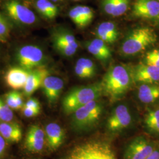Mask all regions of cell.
Masks as SVG:
<instances>
[{
	"instance_id": "obj_1",
	"label": "cell",
	"mask_w": 159,
	"mask_h": 159,
	"mask_svg": "<svg viewBox=\"0 0 159 159\" xmlns=\"http://www.w3.org/2000/svg\"><path fill=\"white\" fill-rule=\"evenodd\" d=\"M134 83L132 68L126 65L111 66L101 81L104 94L112 102L122 98Z\"/></svg>"
},
{
	"instance_id": "obj_2",
	"label": "cell",
	"mask_w": 159,
	"mask_h": 159,
	"mask_svg": "<svg viewBox=\"0 0 159 159\" xmlns=\"http://www.w3.org/2000/svg\"><path fill=\"white\" fill-rule=\"evenodd\" d=\"M159 40L154 30L140 26L130 30L123 41L120 52L125 57L135 56L154 46Z\"/></svg>"
},
{
	"instance_id": "obj_3",
	"label": "cell",
	"mask_w": 159,
	"mask_h": 159,
	"mask_svg": "<svg viewBox=\"0 0 159 159\" xmlns=\"http://www.w3.org/2000/svg\"><path fill=\"white\" fill-rule=\"evenodd\" d=\"M103 94L101 82L76 87L64 97L62 102L63 111L66 115L72 114L78 108L93 100L99 99Z\"/></svg>"
},
{
	"instance_id": "obj_4",
	"label": "cell",
	"mask_w": 159,
	"mask_h": 159,
	"mask_svg": "<svg viewBox=\"0 0 159 159\" xmlns=\"http://www.w3.org/2000/svg\"><path fill=\"white\" fill-rule=\"evenodd\" d=\"M103 109L104 106L100 98L78 108L71 114L72 128L78 132L90 130L99 123L102 116Z\"/></svg>"
},
{
	"instance_id": "obj_5",
	"label": "cell",
	"mask_w": 159,
	"mask_h": 159,
	"mask_svg": "<svg viewBox=\"0 0 159 159\" xmlns=\"http://www.w3.org/2000/svg\"><path fill=\"white\" fill-rule=\"evenodd\" d=\"M66 159H116L111 146L102 141L94 140L75 146Z\"/></svg>"
},
{
	"instance_id": "obj_6",
	"label": "cell",
	"mask_w": 159,
	"mask_h": 159,
	"mask_svg": "<svg viewBox=\"0 0 159 159\" xmlns=\"http://www.w3.org/2000/svg\"><path fill=\"white\" fill-rule=\"evenodd\" d=\"M51 41L55 50L64 57L73 56L77 52L79 44L74 34L64 28H57L51 33Z\"/></svg>"
},
{
	"instance_id": "obj_7",
	"label": "cell",
	"mask_w": 159,
	"mask_h": 159,
	"mask_svg": "<svg viewBox=\"0 0 159 159\" xmlns=\"http://www.w3.org/2000/svg\"><path fill=\"white\" fill-rule=\"evenodd\" d=\"M159 142L146 136H138L125 148L124 159H146L157 147Z\"/></svg>"
},
{
	"instance_id": "obj_8",
	"label": "cell",
	"mask_w": 159,
	"mask_h": 159,
	"mask_svg": "<svg viewBox=\"0 0 159 159\" xmlns=\"http://www.w3.org/2000/svg\"><path fill=\"white\" fill-rule=\"evenodd\" d=\"M3 8L7 16L18 24L29 25L36 22L34 12L18 0L6 1Z\"/></svg>"
},
{
	"instance_id": "obj_9",
	"label": "cell",
	"mask_w": 159,
	"mask_h": 159,
	"mask_svg": "<svg viewBox=\"0 0 159 159\" xmlns=\"http://www.w3.org/2000/svg\"><path fill=\"white\" fill-rule=\"evenodd\" d=\"M18 63L21 68L28 71L42 66L45 56L39 47L33 45L23 46L17 54Z\"/></svg>"
},
{
	"instance_id": "obj_10",
	"label": "cell",
	"mask_w": 159,
	"mask_h": 159,
	"mask_svg": "<svg viewBox=\"0 0 159 159\" xmlns=\"http://www.w3.org/2000/svg\"><path fill=\"white\" fill-rule=\"evenodd\" d=\"M132 121V115L129 108L125 104H119L110 114L106 127L110 133H118L127 129Z\"/></svg>"
},
{
	"instance_id": "obj_11",
	"label": "cell",
	"mask_w": 159,
	"mask_h": 159,
	"mask_svg": "<svg viewBox=\"0 0 159 159\" xmlns=\"http://www.w3.org/2000/svg\"><path fill=\"white\" fill-rule=\"evenodd\" d=\"M132 14L136 18L157 23L159 20V0H134Z\"/></svg>"
},
{
	"instance_id": "obj_12",
	"label": "cell",
	"mask_w": 159,
	"mask_h": 159,
	"mask_svg": "<svg viewBox=\"0 0 159 159\" xmlns=\"http://www.w3.org/2000/svg\"><path fill=\"white\" fill-rule=\"evenodd\" d=\"M134 82L140 84H159V67L140 63L132 68Z\"/></svg>"
},
{
	"instance_id": "obj_13",
	"label": "cell",
	"mask_w": 159,
	"mask_h": 159,
	"mask_svg": "<svg viewBox=\"0 0 159 159\" xmlns=\"http://www.w3.org/2000/svg\"><path fill=\"white\" fill-rule=\"evenodd\" d=\"M45 131L37 125H32L29 129L25 139V148L31 153H41L46 144Z\"/></svg>"
},
{
	"instance_id": "obj_14",
	"label": "cell",
	"mask_w": 159,
	"mask_h": 159,
	"mask_svg": "<svg viewBox=\"0 0 159 159\" xmlns=\"http://www.w3.org/2000/svg\"><path fill=\"white\" fill-rule=\"evenodd\" d=\"M64 85L63 80L58 77L49 75L44 79L41 87L50 104L57 102L63 91Z\"/></svg>"
},
{
	"instance_id": "obj_15",
	"label": "cell",
	"mask_w": 159,
	"mask_h": 159,
	"mask_svg": "<svg viewBox=\"0 0 159 159\" xmlns=\"http://www.w3.org/2000/svg\"><path fill=\"white\" fill-rule=\"evenodd\" d=\"M49 71L43 66L30 71L26 84L24 87V94L26 97L31 96L41 87L44 79L49 75Z\"/></svg>"
},
{
	"instance_id": "obj_16",
	"label": "cell",
	"mask_w": 159,
	"mask_h": 159,
	"mask_svg": "<svg viewBox=\"0 0 159 159\" xmlns=\"http://www.w3.org/2000/svg\"><path fill=\"white\" fill-rule=\"evenodd\" d=\"M46 143L49 149L55 151L60 148L65 140V131L56 123H50L45 127Z\"/></svg>"
},
{
	"instance_id": "obj_17",
	"label": "cell",
	"mask_w": 159,
	"mask_h": 159,
	"mask_svg": "<svg viewBox=\"0 0 159 159\" xmlns=\"http://www.w3.org/2000/svg\"><path fill=\"white\" fill-rule=\"evenodd\" d=\"M71 21L80 29H84L92 22L94 13L93 9L85 6H75L68 12Z\"/></svg>"
},
{
	"instance_id": "obj_18",
	"label": "cell",
	"mask_w": 159,
	"mask_h": 159,
	"mask_svg": "<svg viewBox=\"0 0 159 159\" xmlns=\"http://www.w3.org/2000/svg\"><path fill=\"white\" fill-rule=\"evenodd\" d=\"M87 50L98 60L107 63L112 57V52L108 44L102 40L96 38L84 43Z\"/></svg>"
},
{
	"instance_id": "obj_19",
	"label": "cell",
	"mask_w": 159,
	"mask_h": 159,
	"mask_svg": "<svg viewBox=\"0 0 159 159\" xmlns=\"http://www.w3.org/2000/svg\"><path fill=\"white\" fill-rule=\"evenodd\" d=\"M30 71L21 67L10 68L6 74L7 84L14 90L24 89L29 77Z\"/></svg>"
},
{
	"instance_id": "obj_20",
	"label": "cell",
	"mask_w": 159,
	"mask_h": 159,
	"mask_svg": "<svg viewBox=\"0 0 159 159\" xmlns=\"http://www.w3.org/2000/svg\"><path fill=\"white\" fill-rule=\"evenodd\" d=\"M140 102L147 105H154L159 102V84H140L137 89Z\"/></svg>"
},
{
	"instance_id": "obj_21",
	"label": "cell",
	"mask_w": 159,
	"mask_h": 159,
	"mask_svg": "<svg viewBox=\"0 0 159 159\" xmlns=\"http://www.w3.org/2000/svg\"><path fill=\"white\" fill-rule=\"evenodd\" d=\"M96 36L107 44H112L117 41L119 31L115 23L106 21L100 24L96 30Z\"/></svg>"
},
{
	"instance_id": "obj_22",
	"label": "cell",
	"mask_w": 159,
	"mask_h": 159,
	"mask_svg": "<svg viewBox=\"0 0 159 159\" xmlns=\"http://www.w3.org/2000/svg\"><path fill=\"white\" fill-rule=\"evenodd\" d=\"M144 125L148 134L159 137V104L148 108L144 116Z\"/></svg>"
},
{
	"instance_id": "obj_23",
	"label": "cell",
	"mask_w": 159,
	"mask_h": 159,
	"mask_svg": "<svg viewBox=\"0 0 159 159\" xmlns=\"http://www.w3.org/2000/svg\"><path fill=\"white\" fill-rule=\"evenodd\" d=\"M97 71L96 64L89 58H80L74 66L75 74L81 79H91L96 75Z\"/></svg>"
},
{
	"instance_id": "obj_24",
	"label": "cell",
	"mask_w": 159,
	"mask_h": 159,
	"mask_svg": "<svg viewBox=\"0 0 159 159\" xmlns=\"http://www.w3.org/2000/svg\"><path fill=\"white\" fill-rule=\"evenodd\" d=\"M0 134L7 142L18 143L22 139V130L16 123L0 121Z\"/></svg>"
},
{
	"instance_id": "obj_25",
	"label": "cell",
	"mask_w": 159,
	"mask_h": 159,
	"mask_svg": "<svg viewBox=\"0 0 159 159\" xmlns=\"http://www.w3.org/2000/svg\"><path fill=\"white\" fill-rule=\"evenodd\" d=\"M131 0H102V7L106 14L112 17H120L127 11Z\"/></svg>"
},
{
	"instance_id": "obj_26",
	"label": "cell",
	"mask_w": 159,
	"mask_h": 159,
	"mask_svg": "<svg viewBox=\"0 0 159 159\" xmlns=\"http://www.w3.org/2000/svg\"><path fill=\"white\" fill-rule=\"evenodd\" d=\"M35 7L41 16L47 20H53L58 14V8L50 0H37Z\"/></svg>"
},
{
	"instance_id": "obj_27",
	"label": "cell",
	"mask_w": 159,
	"mask_h": 159,
	"mask_svg": "<svg viewBox=\"0 0 159 159\" xmlns=\"http://www.w3.org/2000/svg\"><path fill=\"white\" fill-rule=\"evenodd\" d=\"M142 63L159 67V47L147 51L143 56Z\"/></svg>"
},
{
	"instance_id": "obj_28",
	"label": "cell",
	"mask_w": 159,
	"mask_h": 159,
	"mask_svg": "<svg viewBox=\"0 0 159 159\" xmlns=\"http://www.w3.org/2000/svg\"><path fill=\"white\" fill-rule=\"evenodd\" d=\"M10 33V25L7 18L0 13V42L4 43Z\"/></svg>"
},
{
	"instance_id": "obj_29",
	"label": "cell",
	"mask_w": 159,
	"mask_h": 159,
	"mask_svg": "<svg viewBox=\"0 0 159 159\" xmlns=\"http://www.w3.org/2000/svg\"><path fill=\"white\" fill-rule=\"evenodd\" d=\"M14 117L11 108L0 98V121H12Z\"/></svg>"
},
{
	"instance_id": "obj_30",
	"label": "cell",
	"mask_w": 159,
	"mask_h": 159,
	"mask_svg": "<svg viewBox=\"0 0 159 159\" xmlns=\"http://www.w3.org/2000/svg\"><path fill=\"white\" fill-rule=\"evenodd\" d=\"M15 93L16 91H12L6 94V102L12 110H18L16 102Z\"/></svg>"
},
{
	"instance_id": "obj_31",
	"label": "cell",
	"mask_w": 159,
	"mask_h": 159,
	"mask_svg": "<svg viewBox=\"0 0 159 159\" xmlns=\"http://www.w3.org/2000/svg\"><path fill=\"white\" fill-rule=\"evenodd\" d=\"M21 112L25 117L27 118H31L37 116L40 114V110L30 108L24 106L23 108H21Z\"/></svg>"
},
{
	"instance_id": "obj_32",
	"label": "cell",
	"mask_w": 159,
	"mask_h": 159,
	"mask_svg": "<svg viewBox=\"0 0 159 159\" xmlns=\"http://www.w3.org/2000/svg\"><path fill=\"white\" fill-rule=\"evenodd\" d=\"M24 106L41 110L40 102L36 98H29V100L24 104Z\"/></svg>"
},
{
	"instance_id": "obj_33",
	"label": "cell",
	"mask_w": 159,
	"mask_h": 159,
	"mask_svg": "<svg viewBox=\"0 0 159 159\" xmlns=\"http://www.w3.org/2000/svg\"><path fill=\"white\" fill-rule=\"evenodd\" d=\"M15 97H16V102L18 110H21V108H23V106H24L22 94L18 91H16Z\"/></svg>"
},
{
	"instance_id": "obj_34",
	"label": "cell",
	"mask_w": 159,
	"mask_h": 159,
	"mask_svg": "<svg viewBox=\"0 0 159 159\" xmlns=\"http://www.w3.org/2000/svg\"><path fill=\"white\" fill-rule=\"evenodd\" d=\"M6 146H7V142L0 134V157L6 151Z\"/></svg>"
},
{
	"instance_id": "obj_35",
	"label": "cell",
	"mask_w": 159,
	"mask_h": 159,
	"mask_svg": "<svg viewBox=\"0 0 159 159\" xmlns=\"http://www.w3.org/2000/svg\"><path fill=\"white\" fill-rule=\"evenodd\" d=\"M146 159H159V142L154 150Z\"/></svg>"
},
{
	"instance_id": "obj_36",
	"label": "cell",
	"mask_w": 159,
	"mask_h": 159,
	"mask_svg": "<svg viewBox=\"0 0 159 159\" xmlns=\"http://www.w3.org/2000/svg\"><path fill=\"white\" fill-rule=\"evenodd\" d=\"M52 2H60V1H63V0H50Z\"/></svg>"
},
{
	"instance_id": "obj_37",
	"label": "cell",
	"mask_w": 159,
	"mask_h": 159,
	"mask_svg": "<svg viewBox=\"0 0 159 159\" xmlns=\"http://www.w3.org/2000/svg\"><path fill=\"white\" fill-rule=\"evenodd\" d=\"M157 25H158V26H159V21H157Z\"/></svg>"
},
{
	"instance_id": "obj_38",
	"label": "cell",
	"mask_w": 159,
	"mask_h": 159,
	"mask_svg": "<svg viewBox=\"0 0 159 159\" xmlns=\"http://www.w3.org/2000/svg\"><path fill=\"white\" fill-rule=\"evenodd\" d=\"M73 1H80V0H73Z\"/></svg>"
},
{
	"instance_id": "obj_39",
	"label": "cell",
	"mask_w": 159,
	"mask_h": 159,
	"mask_svg": "<svg viewBox=\"0 0 159 159\" xmlns=\"http://www.w3.org/2000/svg\"></svg>"
}]
</instances>
